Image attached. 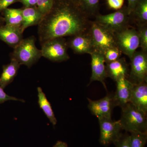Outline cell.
<instances>
[{"label":"cell","instance_id":"1","mask_svg":"<svg viewBox=\"0 0 147 147\" xmlns=\"http://www.w3.org/2000/svg\"><path fill=\"white\" fill-rule=\"evenodd\" d=\"M74 0H55L38 26L40 45L47 40L87 32L91 21Z\"/></svg>","mask_w":147,"mask_h":147},{"label":"cell","instance_id":"2","mask_svg":"<svg viewBox=\"0 0 147 147\" xmlns=\"http://www.w3.org/2000/svg\"><path fill=\"white\" fill-rule=\"evenodd\" d=\"M121 108V116L119 121L123 130L129 132H147V115L130 102Z\"/></svg>","mask_w":147,"mask_h":147},{"label":"cell","instance_id":"3","mask_svg":"<svg viewBox=\"0 0 147 147\" xmlns=\"http://www.w3.org/2000/svg\"><path fill=\"white\" fill-rule=\"evenodd\" d=\"M35 42L34 36L24 38L13 48L10 54L11 59L16 60L21 65H24L30 68L42 57L41 50L36 47Z\"/></svg>","mask_w":147,"mask_h":147},{"label":"cell","instance_id":"4","mask_svg":"<svg viewBox=\"0 0 147 147\" xmlns=\"http://www.w3.org/2000/svg\"><path fill=\"white\" fill-rule=\"evenodd\" d=\"M88 33L91 39L94 51L104 54L110 48L117 47L115 35L96 21H91Z\"/></svg>","mask_w":147,"mask_h":147},{"label":"cell","instance_id":"5","mask_svg":"<svg viewBox=\"0 0 147 147\" xmlns=\"http://www.w3.org/2000/svg\"><path fill=\"white\" fill-rule=\"evenodd\" d=\"M129 16L127 7H124L110 14H98L94 21L116 34L129 28Z\"/></svg>","mask_w":147,"mask_h":147},{"label":"cell","instance_id":"6","mask_svg":"<svg viewBox=\"0 0 147 147\" xmlns=\"http://www.w3.org/2000/svg\"><path fill=\"white\" fill-rule=\"evenodd\" d=\"M42 57L54 62H61L69 59L68 45L64 38L47 40L41 44Z\"/></svg>","mask_w":147,"mask_h":147},{"label":"cell","instance_id":"7","mask_svg":"<svg viewBox=\"0 0 147 147\" xmlns=\"http://www.w3.org/2000/svg\"><path fill=\"white\" fill-rule=\"evenodd\" d=\"M117 47L122 53L131 59L140 47L139 34L137 30L129 28L115 34Z\"/></svg>","mask_w":147,"mask_h":147},{"label":"cell","instance_id":"8","mask_svg":"<svg viewBox=\"0 0 147 147\" xmlns=\"http://www.w3.org/2000/svg\"><path fill=\"white\" fill-rule=\"evenodd\" d=\"M98 119L100 128L99 142L104 146L115 144L122 134L119 121H113L111 118H100Z\"/></svg>","mask_w":147,"mask_h":147},{"label":"cell","instance_id":"9","mask_svg":"<svg viewBox=\"0 0 147 147\" xmlns=\"http://www.w3.org/2000/svg\"><path fill=\"white\" fill-rule=\"evenodd\" d=\"M131 60V69L128 80L136 84L147 82V53L141 51L136 52Z\"/></svg>","mask_w":147,"mask_h":147},{"label":"cell","instance_id":"10","mask_svg":"<svg viewBox=\"0 0 147 147\" xmlns=\"http://www.w3.org/2000/svg\"><path fill=\"white\" fill-rule=\"evenodd\" d=\"M88 108L94 115L100 118H111L113 108L115 106L113 95L108 94L99 100H92L88 98Z\"/></svg>","mask_w":147,"mask_h":147},{"label":"cell","instance_id":"11","mask_svg":"<svg viewBox=\"0 0 147 147\" xmlns=\"http://www.w3.org/2000/svg\"><path fill=\"white\" fill-rule=\"evenodd\" d=\"M90 55L91 57L92 75L89 84L94 81H98L106 88L105 80L107 75L104 55L96 51H93Z\"/></svg>","mask_w":147,"mask_h":147},{"label":"cell","instance_id":"12","mask_svg":"<svg viewBox=\"0 0 147 147\" xmlns=\"http://www.w3.org/2000/svg\"><path fill=\"white\" fill-rule=\"evenodd\" d=\"M67 42L68 47L75 54H90L94 51L90 37L87 32L70 36Z\"/></svg>","mask_w":147,"mask_h":147},{"label":"cell","instance_id":"13","mask_svg":"<svg viewBox=\"0 0 147 147\" xmlns=\"http://www.w3.org/2000/svg\"><path fill=\"white\" fill-rule=\"evenodd\" d=\"M117 90L113 94L115 105L121 107L130 101L134 84L125 77H122L116 82Z\"/></svg>","mask_w":147,"mask_h":147},{"label":"cell","instance_id":"14","mask_svg":"<svg viewBox=\"0 0 147 147\" xmlns=\"http://www.w3.org/2000/svg\"><path fill=\"white\" fill-rule=\"evenodd\" d=\"M23 33L21 27L6 24L0 26V40L13 49L24 39Z\"/></svg>","mask_w":147,"mask_h":147},{"label":"cell","instance_id":"15","mask_svg":"<svg viewBox=\"0 0 147 147\" xmlns=\"http://www.w3.org/2000/svg\"><path fill=\"white\" fill-rule=\"evenodd\" d=\"M129 102L147 115V82L134 84Z\"/></svg>","mask_w":147,"mask_h":147},{"label":"cell","instance_id":"16","mask_svg":"<svg viewBox=\"0 0 147 147\" xmlns=\"http://www.w3.org/2000/svg\"><path fill=\"white\" fill-rule=\"evenodd\" d=\"M105 63L107 77H110L116 82L122 77L128 79V65L124 58H120L117 60Z\"/></svg>","mask_w":147,"mask_h":147},{"label":"cell","instance_id":"17","mask_svg":"<svg viewBox=\"0 0 147 147\" xmlns=\"http://www.w3.org/2000/svg\"><path fill=\"white\" fill-rule=\"evenodd\" d=\"M23 23L21 26L22 31L32 26H38L43 17L36 6L22 8Z\"/></svg>","mask_w":147,"mask_h":147},{"label":"cell","instance_id":"18","mask_svg":"<svg viewBox=\"0 0 147 147\" xmlns=\"http://www.w3.org/2000/svg\"><path fill=\"white\" fill-rule=\"evenodd\" d=\"M21 65L16 60L11 59L9 63L3 66V71L0 76V87L4 89L13 82Z\"/></svg>","mask_w":147,"mask_h":147},{"label":"cell","instance_id":"19","mask_svg":"<svg viewBox=\"0 0 147 147\" xmlns=\"http://www.w3.org/2000/svg\"><path fill=\"white\" fill-rule=\"evenodd\" d=\"M37 90L38 91V104L40 108L42 109L50 122L55 126L57 124V121L55 117L51 104L46 97L45 94L42 91V88L38 87Z\"/></svg>","mask_w":147,"mask_h":147},{"label":"cell","instance_id":"20","mask_svg":"<svg viewBox=\"0 0 147 147\" xmlns=\"http://www.w3.org/2000/svg\"><path fill=\"white\" fill-rule=\"evenodd\" d=\"M6 25L21 27L23 23L22 8H7L3 11Z\"/></svg>","mask_w":147,"mask_h":147},{"label":"cell","instance_id":"21","mask_svg":"<svg viewBox=\"0 0 147 147\" xmlns=\"http://www.w3.org/2000/svg\"><path fill=\"white\" fill-rule=\"evenodd\" d=\"M131 14L138 26L147 25V0H139Z\"/></svg>","mask_w":147,"mask_h":147},{"label":"cell","instance_id":"22","mask_svg":"<svg viewBox=\"0 0 147 147\" xmlns=\"http://www.w3.org/2000/svg\"><path fill=\"white\" fill-rule=\"evenodd\" d=\"M99 0H78V4L88 17L96 16L99 6Z\"/></svg>","mask_w":147,"mask_h":147},{"label":"cell","instance_id":"23","mask_svg":"<svg viewBox=\"0 0 147 147\" xmlns=\"http://www.w3.org/2000/svg\"><path fill=\"white\" fill-rule=\"evenodd\" d=\"M130 133L131 147H144L147 141V132L134 131Z\"/></svg>","mask_w":147,"mask_h":147},{"label":"cell","instance_id":"24","mask_svg":"<svg viewBox=\"0 0 147 147\" xmlns=\"http://www.w3.org/2000/svg\"><path fill=\"white\" fill-rule=\"evenodd\" d=\"M140 47L142 51L147 53V25L138 26Z\"/></svg>","mask_w":147,"mask_h":147},{"label":"cell","instance_id":"25","mask_svg":"<svg viewBox=\"0 0 147 147\" xmlns=\"http://www.w3.org/2000/svg\"><path fill=\"white\" fill-rule=\"evenodd\" d=\"M121 52L117 47L110 48L104 53L105 63L110 62L118 59L120 58Z\"/></svg>","mask_w":147,"mask_h":147},{"label":"cell","instance_id":"26","mask_svg":"<svg viewBox=\"0 0 147 147\" xmlns=\"http://www.w3.org/2000/svg\"><path fill=\"white\" fill-rule=\"evenodd\" d=\"M55 0H38L36 7L39 11L44 16L48 13L54 4Z\"/></svg>","mask_w":147,"mask_h":147},{"label":"cell","instance_id":"27","mask_svg":"<svg viewBox=\"0 0 147 147\" xmlns=\"http://www.w3.org/2000/svg\"><path fill=\"white\" fill-rule=\"evenodd\" d=\"M115 144L116 147H131L130 136L128 134H122Z\"/></svg>","mask_w":147,"mask_h":147},{"label":"cell","instance_id":"28","mask_svg":"<svg viewBox=\"0 0 147 147\" xmlns=\"http://www.w3.org/2000/svg\"><path fill=\"white\" fill-rule=\"evenodd\" d=\"M11 100L24 102V100L23 99H18L16 97L8 95L4 92L3 89L0 87V104L3 103L5 101Z\"/></svg>","mask_w":147,"mask_h":147},{"label":"cell","instance_id":"29","mask_svg":"<svg viewBox=\"0 0 147 147\" xmlns=\"http://www.w3.org/2000/svg\"><path fill=\"white\" fill-rule=\"evenodd\" d=\"M124 0H107L108 4L110 8L119 10L122 8Z\"/></svg>","mask_w":147,"mask_h":147},{"label":"cell","instance_id":"30","mask_svg":"<svg viewBox=\"0 0 147 147\" xmlns=\"http://www.w3.org/2000/svg\"><path fill=\"white\" fill-rule=\"evenodd\" d=\"M19 0H0V13L11 5L18 2Z\"/></svg>","mask_w":147,"mask_h":147},{"label":"cell","instance_id":"31","mask_svg":"<svg viewBox=\"0 0 147 147\" xmlns=\"http://www.w3.org/2000/svg\"><path fill=\"white\" fill-rule=\"evenodd\" d=\"M139 0H127L128 6L127 7L129 15H131L133 12L137 3Z\"/></svg>","mask_w":147,"mask_h":147},{"label":"cell","instance_id":"32","mask_svg":"<svg viewBox=\"0 0 147 147\" xmlns=\"http://www.w3.org/2000/svg\"><path fill=\"white\" fill-rule=\"evenodd\" d=\"M38 0H19L18 2L22 3L24 7L36 6Z\"/></svg>","mask_w":147,"mask_h":147},{"label":"cell","instance_id":"33","mask_svg":"<svg viewBox=\"0 0 147 147\" xmlns=\"http://www.w3.org/2000/svg\"><path fill=\"white\" fill-rule=\"evenodd\" d=\"M53 147H68L67 144L65 142L59 141L54 145Z\"/></svg>","mask_w":147,"mask_h":147},{"label":"cell","instance_id":"34","mask_svg":"<svg viewBox=\"0 0 147 147\" xmlns=\"http://www.w3.org/2000/svg\"><path fill=\"white\" fill-rule=\"evenodd\" d=\"M5 23L4 18L0 14V26H3Z\"/></svg>","mask_w":147,"mask_h":147},{"label":"cell","instance_id":"35","mask_svg":"<svg viewBox=\"0 0 147 147\" xmlns=\"http://www.w3.org/2000/svg\"><path fill=\"white\" fill-rule=\"evenodd\" d=\"M74 1H76V2L77 3H78V0H74Z\"/></svg>","mask_w":147,"mask_h":147}]
</instances>
